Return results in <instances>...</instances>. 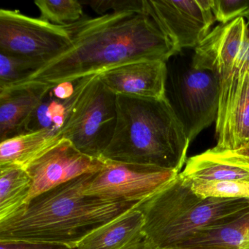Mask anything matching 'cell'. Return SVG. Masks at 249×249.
I'll return each instance as SVG.
<instances>
[{"instance_id":"obj_1","label":"cell","mask_w":249,"mask_h":249,"mask_svg":"<svg viewBox=\"0 0 249 249\" xmlns=\"http://www.w3.org/2000/svg\"><path fill=\"white\" fill-rule=\"evenodd\" d=\"M65 27L68 47L17 85L43 84L52 89L129 62H167L179 53L145 12L109 13Z\"/></svg>"},{"instance_id":"obj_2","label":"cell","mask_w":249,"mask_h":249,"mask_svg":"<svg viewBox=\"0 0 249 249\" xmlns=\"http://www.w3.org/2000/svg\"><path fill=\"white\" fill-rule=\"evenodd\" d=\"M91 174L36 196L1 221L0 241L57 243L77 248L94 230L140 205L85 195Z\"/></svg>"},{"instance_id":"obj_3","label":"cell","mask_w":249,"mask_h":249,"mask_svg":"<svg viewBox=\"0 0 249 249\" xmlns=\"http://www.w3.org/2000/svg\"><path fill=\"white\" fill-rule=\"evenodd\" d=\"M190 143L167 97L118 95L114 133L102 158L180 173Z\"/></svg>"},{"instance_id":"obj_4","label":"cell","mask_w":249,"mask_h":249,"mask_svg":"<svg viewBox=\"0 0 249 249\" xmlns=\"http://www.w3.org/2000/svg\"><path fill=\"white\" fill-rule=\"evenodd\" d=\"M138 208L145 219L142 249H168L247 211L249 199L202 197L179 173Z\"/></svg>"},{"instance_id":"obj_5","label":"cell","mask_w":249,"mask_h":249,"mask_svg":"<svg viewBox=\"0 0 249 249\" xmlns=\"http://www.w3.org/2000/svg\"><path fill=\"white\" fill-rule=\"evenodd\" d=\"M116 97L96 75L59 129V138L86 155L102 158L116 127Z\"/></svg>"},{"instance_id":"obj_6","label":"cell","mask_w":249,"mask_h":249,"mask_svg":"<svg viewBox=\"0 0 249 249\" xmlns=\"http://www.w3.org/2000/svg\"><path fill=\"white\" fill-rule=\"evenodd\" d=\"M167 97L181 122L189 141L215 122L219 104V84L211 71L192 65L167 74Z\"/></svg>"},{"instance_id":"obj_7","label":"cell","mask_w":249,"mask_h":249,"mask_svg":"<svg viewBox=\"0 0 249 249\" xmlns=\"http://www.w3.org/2000/svg\"><path fill=\"white\" fill-rule=\"evenodd\" d=\"M71 43L65 26L12 10H0V53L34 62L41 68Z\"/></svg>"},{"instance_id":"obj_8","label":"cell","mask_w":249,"mask_h":249,"mask_svg":"<svg viewBox=\"0 0 249 249\" xmlns=\"http://www.w3.org/2000/svg\"><path fill=\"white\" fill-rule=\"evenodd\" d=\"M104 160L103 168L90 176L84 189L85 195L141 204L180 173L155 166Z\"/></svg>"},{"instance_id":"obj_9","label":"cell","mask_w":249,"mask_h":249,"mask_svg":"<svg viewBox=\"0 0 249 249\" xmlns=\"http://www.w3.org/2000/svg\"><path fill=\"white\" fill-rule=\"evenodd\" d=\"M144 8L178 53L196 49L215 21L211 0H144Z\"/></svg>"},{"instance_id":"obj_10","label":"cell","mask_w":249,"mask_h":249,"mask_svg":"<svg viewBox=\"0 0 249 249\" xmlns=\"http://www.w3.org/2000/svg\"><path fill=\"white\" fill-rule=\"evenodd\" d=\"M104 164V159L86 155L68 140H59L26 169L32 179L27 203L36 196L77 178L97 173Z\"/></svg>"},{"instance_id":"obj_11","label":"cell","mask_w":249,"mask_h":249,"mask_svg":"<svg viewBox=\"0 0 249 249\" xmlns=\"http://www.w3.org/2000/svg\"><path fill=\"white\" fill-rule=\"evenodd\" d=\"M247 37L244 18L219 24L195 49L191 65L195 69L211 71L221 82L232 70Z\"/></svg>"},{"instance_id":"obj_12","label":"cell","mask_w":249,"mask_h":249,"mask_svg":"<svg viewBox=\"0 0 249 249\" xmlns=\"http://www.w3.org/2000/svg\"><path fill=\"white\" fill-rule=\"evenodd\" d=\"M167 62L145 59L107 70L100 78L116 96L160 100L167 97Z\"/></svg>"},{"instance_id":"obj_13","label":"cell","mask_w":249,"mask_h":249,"mask_svg":"<svg viewBox=\"0 0 249 249\" xmlns=\"http://www.w3.org/2000/svg\"><path fill=\"white\" fill-rule=\"evenodd\" d=\"M248 37L230 73L219 82V104L215 121L216 149H232L234 121L249 83V23Z\"/></svg>"},{"instance_id":"obj_14","label":"cell","mask_w":249,"mask_h":249,"mask_svg":"<svg viewBox=\"0 0 249 249\" xmlns=\"http://www.w3.org/2000/svg\"><path fill=\"white\" fill-rule=\"evenodd\" d=\"M52 89L39 84H21L0 90V141L24 134L36 107Z\"/></svg>"},{"instance_id":"obj_15","label":"cell","mask_w":249,"mask_h":249,"mask_svg":"<svg viewBox=\"0 0 249 249\" xmlns=\"http://www.w3.org/2000/svg\"><path fill=\"white\" fill-rule=\"evenodd\" d=\"M143 213L135 207L89 234L77 249H142Z\"/></svg>"},{"instance_id":"obj_16","label":"cell","mask_w":249,"mask_h":249,"mask_svg":"<svg viewBox=\"0 0 249 249\" xmlns=\"http://www.w3.org/2000/svg\"><path fill=\"white\" fill-rule=\"evenodd\" d=\"M60 139L59 131L43 129L5 140L0 143V167L14 166L26 170L40 154Z\"/></svg>"},{"instance_id":"obj_17","label":"cell","mask_w":249,"mask_h":249,"mask_svg":"<svg viewBox=\"0 0 249 249\" xmlns=\"http://www.w3.org/2000/svg\"><path fill=\"white\" fill-rule=\"evenodd\" d=\"M249 241V209L234 218L192 234L178 246H215L239 249Z\"/></svg>"},{"instance_id":"obj_18","label":"cell","mask_w":249,"mask_h":249,"mask_svg":"<svg viewBox=\"0 0 249 249\" xmlns=\"http://www.w3.org/2000/svg\"><path fill=\"white\" fill-rule=\"evenodd\" d=\"M32 179L21 167H0V222L8 219L26 203Z\"/></svg>"},{"instance_id":"obj_19","label":"cell","mask_w":249,"mask_h":249,"mask_svg":"<svg viewBox=\"0 0 249 249\" xmlns=\"http://www.w3.org/2000/svg\"><path fill=\"white\" fill-rule=\"evenodd\" d=\"M180 175L186 179L205 181L249 180V170L215 160L205 152L188 159Z\"/></svg>"},{"instance_id":"obj_20","label":"cell","mask_w":249,"mask_h":249,"mask_svg":"<svg viewBox=\"0 0 249 249\" xmlns=\"http://www.w3.org/2000/svg\"><path fill=\"white\" fill-rule=\"evenodd\" d=\"M40 19L58 26H66L82 19L83 4L78 0H37Z\"/></svg>"},{"instance_id":"obj_21","label":"cell","mask_w":249,"mask_h":249,"mask_svg":"<svg viewBox=\"0 0 249 249\" xmlns=\"http://www.w3.org/2000/svg\"><path fill=\"white\" fill-rule=\"evenodd\" d=\"M183 178L192 190L202 197L249 199V180L205 181Z\"/></svg>"},{"instance_id":"obj_22","label":"cell","mask_w":249,"mask_h":249,"mask_svg":"<svg viewBox=\"0 0 249 249\" xmlns=\"http://www.w3.org/2000/svg\"><path fill=\"white\" fill-rule=\"evenodd\" d=\"M38 69L34 62L0 53V90L17 85Z\"/></svg>"},{"instance_id":"obj_23","label":"cell","mask_w":249,"mask_h":249,"mask_svg":"<svg viewBox=\"0 0 249 249\" xmlns=\"http://www.w3.org/2000/svg\"><path fill=\"white\" fill-rule=\"evenodd\" d=\"M215 21L227 24L237 18H246L249 14V0H211Z\"/></svg>"},{"instance_id":"obj_24","label":"cell","mask_w":249,"mask_h":249,"mask_svg":"<svg viewBox=\"0 0 249 249\" xmlns=\"http://www.w3.org/2000/svg\"><path fill=\"white\" fill-rule=\"evenodd\" d=\"M246 145H249V83L234 118L232 149Z\"/></svg>"},{"instance_id":"obj_25","label":"cell","mask_w":249,"mask_h":249,"mask_svg":"<svg viewBox=\"0 0 249 249\" xmlns=\"http://www.w3.org/2000/svg\"><path fill=\"white\" fill-rule=\"evenodd\" d=\"M100 16L113 13L145 12L144 0H92L81 2Z\"/></svg>"},{"instance_id":"obj_26","label":"cell","mask_w":249,"mask_h":249,"mask_svg":"<svg viewBox=\"0 0 249 249\" xmlns=\"http://www.w3.org/2000/svg\"><path fill=\"white\" fill-rule=\"evenodd\" d=\"M205 153L215 160L246 169L249 171V145L232 150H219L212 148L207 150Z\"/></svg>"},{"instance_id":"obj_27","label":"cell","mask_w":249,"mask_h":249,"mask_svg":"<svg viewBox=\"0 0 249 249\" xmlns=\"http://www.w3.org/2000/svg\"><path fill=\"white\" fill-rule=\"evenodd\" d=\"M0 249H77L57 243L27 241H0Z\"/></svg>"},{"instance_id":"obj_28","label":"cell","mask_w":249,"mask_h":249,"mask_svg":"<svg viewBox=\"0 0 249 249\" xmlns=\"http://www.w3.org/2000/svg\"><path fill=\"white\" fill-rule=\"evenodd\" d=\"M168 249H229L224 248L215 247V246H176Z\"/></svg>"},{"instance_id":"obj_29","label":"cell","mask_w":249,"mask_h":249,"mask_svg":"<svg viewBox=\"0 0 249 249\" xmlns=\"http://www.w3.org/2000/svg\"><path fill=\"white\" fill-rule=\"evenodd\" d=\"M239 249H249V241L243 245Z\"/></svg>"},{"instance_id":"obj_30","label":"cell","mask_w":249,"mask_h":249,"mask_svg":"<svg viewBox=\"0 0 249 249\" xmlns=\"http://www.w3.org/2000/svg\"><path fill=\"white\" fill-rule=\"evenodd\" d=\"M245 19H247V22L248 23H249V15L247 16V17H246V18H245Z\"/></svg>"}]
</instances>
